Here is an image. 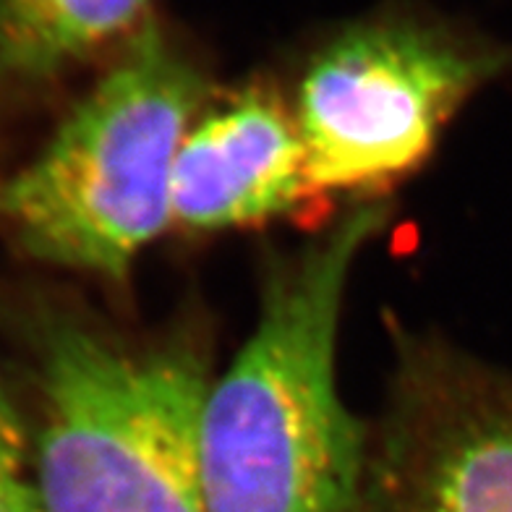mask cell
I'll return each instance as SVG.
<instances>
[{
  "mask_svg": "<svg viewBox=\"0 0 512 512\" xmlns=\"http://www.w3.org/2000/svg\"><path fill=\"white\" fill-rule=\"evenodd\" d=\"M358 512H512V379L445 348H408Z\"/></svg>",
  "mask_w": 512,
  "mask_h": 512,
  "instance_id": "cell-5",
  "label": "cell"
},
{
  "mask_svg": "<svg viewBox=\"0 0 512 512\" xmlns=\"http://www.w3.org/2000/svg\"><path fill=\"white\" fill-rule=\"evenodd\" d=\"M207 84L149 19L55 128L0 183V225L29 259L126 283L173 225V168Z\"/></svg>",
  "mask_w": 512,
  "mask_h": 512,
  "instance_id": "cell-3",
  "label": "cell"
},
{
  "mask_svg": "<svg viewBox=\"0 0 512 512\" xmlns=\"http://www.w3.org/2000/svg\"><path fill=\"white\" fill-rule=\"evenodd\" d=\"M512 68V48L418 19H374L306 63L296 123L311 194L374 196L429 160L447 123Z\"/></svg>",
  "mask_w": 512,
  "mask_h": 512,
  "instance_id": "cell-4",
  "label": "cell"
},
{
  "mask_svg": "<svg viewBox=\"0 0 512 512\" xmlns=\"http://www.w3.org/2000/svg\"><path fill=\"white\" fill-rule=\"evenodd\" d=\"M0 512H48L42 502L34 439L0 371Z\"/></svg>",
  "mask_w": 512,
  "mask_h": 512,
  "instance_id": "cell-8",
  "label": "cell"
},
{
  "mask_svg": "<svg viewBox=\"0 0 512 512\" xmlns=\"http://www.w3.org/2000/svg\"><path fill=\"white\" fill-rule=\"evenodd\" d=\"M387 202L348 209L267 275L254 332L202 408L207 512H358L369 437L337 395L345 285Z\"/></svg>",
  "mask_w": 512,
  "mask_h": 512,
  "instance_id": "cell-1",
  "label": "cell"
},
{
  "mask_svg": "<svg viewBox=\"0 0 512 512\" xmlns=\"http://www.w3.org/2000/svg\"><path fill=\"white\" fill-rule=\"evenodd\" d=\"M152 0H0V81L37 87L149 21Z\"/></svg>",
  "mask_w": 512,
  "mask_h": 512,
  "instance_id": "cell-7",
  "label": "cell"
},
{
  "mask_svg": "<svg viewBox=\"0 0 512 512\" xmlns=\"http://www.w3.org/2000/svg\"><path fill=\"white\" fill-rule=\"evenodd\" d=\"M194 123L173 168L176 228H251L290 215L311 194L296 115L270 89H241Z\"/></svg>",
  "mask_w": 512,
  "mask_h": 512,
  "instance_id": "cell-6",
  "label": "cell"
},
{
  "mask_svg": "<svg viewBox=\"0 0 512 512\" xmlns=\"http://www.w3.org/2000/svg\"><path fill=\"white\" fill-rule=\"evenodd\" d=\"M34 468L48 512H207L196 332L134 343L74 311L34 327Z\"/></svg>",
  "mask_w": 512,
  "mask_h": 512,
  "instance_id": "cell-2",
  "label": "cell"
}]
</instances>
